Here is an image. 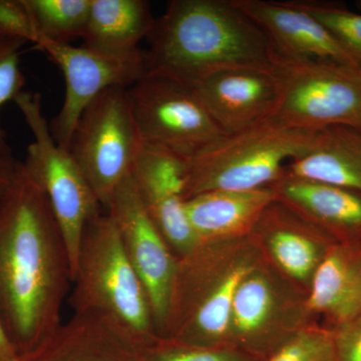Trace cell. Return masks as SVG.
I'll return each mask as SVG.
<instances>
[{"instance_id": "obj_10", "label": "cell", "mask_w": 361, "mask_h": 361, "mask_svg": "<svg viewBox=\"0 0 361 361\" xmlns=\"http://www.w3.org/2000/svg\"><path fill=\"white\" fill-rule=\"evenodd\" d=\"M128 94L142 144L188 158L225 135L194 87L146 73Z\"/></svg>"}, {"instance_id": "obj_3", "label": "cell", "mask_w": 361, "mask_h": 361, "mask_svg": "<svg viewBox=\"0 0 361 361\" xmlns=\"http://www.w3.org/2000/svg\"><path fill=\"white\" fill-rule=\"evenodd\" d=\"M262 260L250 236L200 242L178 258L161 337L190 345L228 348L235 294Z\"/></svg>"}, {"instance_id": "obj_22", "label": "cell", "mask_w": 361, "mask_h": 361, "mask_svg": "<svg viewBox=\"0 0 361 361\" xmlns=\"http://www.w3.org/2000/svg\"><path fill=\"white\" fill-rule=\"evenodd\" d=\"M284 173L361 195V130L344 126L318 130L310 151L289 161Z\"/></svg>"}, {"instance_id": "obj_9", "label": "cell", "mask_w": 361, "mask_h": 361, "mask_svg": "<svg viewBox=\"0 0 361 361\" xmlns=\"http://www.w3.org/2000/svg\"><path fill=\"white\" fill-rule=\"evenodd\" d=\"M142 145L127 87L104 90L80 116L68 149L104 211L132 173Z\"/></svg>"}, {"instance_id": "obj_15", "label": "cell", "mask_w": 361, "mask_h": 361, "mask_svg": "<svg viewBox=\"0 0 361 361\" xmlns=\"http://www.w3.org/2000/svg\"><path fill=\"white\" fill-rule=\"evenodd\" d=\"M225 134L238 132L275 115L279 85L272 68L223 71L194 87Z\"/></svg>"}, {"instance_id": "obj_26", "label": "cell", "mask_w": 361, "mask_h": 361, "mask_svg": "<svg viewBox=\"0 0 361 361\" xmlns=\"http://www.w3.org/2000/svg\"><path fill=\"white\" fill-rule=\"evenodd\" d=\"M265 361H336L334 331L312 323L297 332Z\"/></svg>"}, {"instance_id": "obj_23", "label": "cell", "mask_w": 361, "mask_h": 361, "mask_svg": "<svg viewBox=\"0 0 361 361\" xmlns=\"http://www.w3.org/2000/svg\"><path fill=\"white\" fill-rule=\"evenodd\" d=\"M25 2L37 27L39 39L71 44L73 40L84 37L92 0H25Z\"/></svg>"}, {"instance_id": "obj_4", "label": "cell", "mask_w": 361, "mask_h": 361, "mask_svg": "<svg viewBox=\"0 0 361 361\" xmlns=\"http://www.w3.org/2000/svg\"><path fill=\"white\" fill-rule=\"evenodd\" d=\"M73 283V314L97 316L139 346L158 338L149 297L104 211L85 225Z\"/></svg>"}, {"instance_id": "obj_21", "label": "cell", "mask_w": 361, "mask_h": 361, "mask_svg": "<svg viewBox=\"0 0 361 361\" xmlns=\"http://www.w3.org/2000/svg\"><path fill=\"white\" fill-rule=\"evenodd\" d=\"M156 18L145 0H92L82 47L104 56L130 59L142 52Z\"/></svg>"}, {"instance_id": "obj_28", "label": "cell", "mask_w": 361, "mask_h": 361, "mask_svg": "<svg viewBox=\"0 0 361 361\" xmlns=\"http://www.w3.org/2000/svg\"><path fill=\"white\" fill-rule=\"evenodd\" d=\"M39 37L25 0H0V39L37 44Z\"/></svg>"}, {"instance_id": "obj_13", "label": "cell", "mask_w": 361, "mask_h": 361, "mask_svg": "<svg viewBox=\"0 0 361 361\" xmlns=\"http://www.w3.org/2000/svg\"><path fill=\"white\" fill-rule=\"evenodd\" d=\"M185 161L161 147L142 144L133 167V180L149 219L178 258L200 243L185 211Z\"/></svg>"}, {"instance_id": "obj_17", "label": "cell", "mask_w": 361, "mask_h": 361, "mask_svg": "<svg viewBox=\"0 0 361 361\" xmlns=\"http://www.w3.org/2000/svg\"><path fill=\"white\" fill-rule=\"evenodd\" d=\"M288 207L337 243L361 245V195L307 178L283 174L269 186Z\"/></svg>"}, {"instance_id": "obj_32", "label": "cell", "mask_w": 361, "mask_h": 361, "mask_svg": "<svg viewBox=\"0 0 361 361\" xmlns=\"http://www.w3.org/2000/svg\"><path fill=\"white\" fill-rule=\"evenodd\" d=\"M356 6H357L358 8H360L361 11V0H360V1L356 2Z\"/></svg>"}, {"instance_id": "obj_14", "label": "cell", "mask_w": 361, "mask_h": 361, "mask_svg": "<svg viewBox=\"0 0 361 361\" xmlns=\"http://www.w3.org/2000/svg\"><path fill=\"white\" fill-rule=\"evenodd\" d=\"M250 237L265 262L307 295L316 271L337 243L277 200L263 211Z\"/></svg>"}, {"instance_id": "obj_24", "label": "cell", "mask_w": 361, "mask_h": 361, "mask_svg": "<svg viewBox=\"0 0 361 361\" xmlns=\"http://www.w3.org/2000/svg\"><path fill=\"white\" fill-rule=\"evenodd\" d=\"M290 2L322 23L348 52L356 68H361V13H353L331 2L315 0Z\"/></svg>"}, {"instance_id": "obj_33", "label": "cell", "mask_w": 361, "mask_h": 361, "mask_svg": "<svg viewBox=\"0 0 361 361\" xmlns=\"http://www.w3.org/2000/svg\"><path fill=\"white\" fill-rule=\"evenodd\" d=\"M358 71H360V75H361V68H358Z\"/></svg>"}, {"instance_id": "obj_18", "label": "cell", "mask_w": 361, "mask_h": 361, "mask_svg": "<svg viewBox=\"0 0 361 361\" xmlns=\"http://www.w3.org/2000/svg\"><path fill=\"white\" fill-rule=\"evenodd\" d=\"M18 361H142L141 349L111 323L73 314L37 348Z\"/></svg>"}, {"instance_id": "obj_25", "label": "cell", "mask_w": 361, "mask_h": 361, "mask_svg": "<svg viewBox=\"0 0 361 361\" xmlns=\"http://www.w3.org/2000/svg\"><path fill=\"white\" fill-rule=\"evenodd\" d=\"M142 361H265L230 348H204L166 337L140 346Z\"/></svg>"}, {"instance_id": "obj_6", "label": "cell", "mask_w": 361, "mask_h": 361, "mask_svg": "<svg viewBox=\"0 0 361 361\" xmlns=\"http://www.w3.org/2000/svg\"><path fill=\"white\" fill-rule=\"evenodd\" d=\"M14 103L33 135L23 167L51 203L70 256L73 281L85 225L104 209L70 149L52 137L40 94L23 90Z\"/></svg>"}, {"instance_id": "obj_1", "label": "cell", "mask_w": 361, "mask_h": 361, "mask_svg": "<svg viewBox=\"0 0 361 361\" xmlns=\"http://www.w3.org/2000/svg\"><path fill=\"white\" fill-rule=\"evenodd\" d=\"M70 256L44 190L20 163L0 197V318L18 355L61 325Z\"/></svg>"}, {"instance_id": "obj_5", "label": "cell", "mask_w": 361, "mask_h": 361, "mask_svg": "<svg viewBox=\"0 0 361 361\" xmlns=\"http://www.w3.org/2000/svg\"><path fill=\"white\" fill-rule=\"evenodd\" d=\"M318 130L291 127L274 116L223 135L185 161V199L212 191L269 187L292 160L310 151Z\"/></svg>"}, {"instance_id": "obj_16", "label": "cell", "mask_w": 361, "mask_h": 361, "mask_svg": "<svg viewBox=\"0 0 361 361\" xmlns=\"http://www.w3.org/2000/svg\"><path fill=\"white\" fill-rule=\"evenodd\" d=\"M235 6L264 33L276 56L320 59L356 68L331 33L290 1L233 0Z\"/></svg>"}, {"instance_id": "obj_20", "label": "cell", "mask_w": 361, "mask_h": 361, "mask_svg": "<svg viewBox=\"0 0 361 361\" xmlns=\"http://www.w3.org/2000/svg\"><path fill=\"white\" fill-rule=\"evenodd\" d=\"M275 200L269 187L253 191H212L185 201L188 222L200 242L250 236L263 211Z\"/></svg>"}, {"instance_id": "obj_27", "label": "cell", "mask_w": 361, "mask_h": 361, "mask_svg": "<svg viewBox=\"0 0 361 361\" xmlns=\"http://www.w3.org/2000/svg\"><path fill=\"white\" fill-rule=\"evenodd\" d=\"M25 44L20 39H0V108L8 102L16 101L23 92L25 78L20 70V61L21 47ZM0 156H13L6 132L1 127Z\"/></svg>"}, {"instance_id": "obj_29", "label": "cell", "mask_w": 361, "mask_h": 361, "mask_svg": "<svg viewBox=\"0 0 361 361\" xmlns=\"http://www.w3.org/2000/svg\"><path fill=\"white\" fill-rule=\"evenodd\" d=\"M332 331L336 361H361V314Z\"/></svg>"}, {"instance_id": "obj_19", "label": "cell", "mask_w": 361, "mask_h": 361, "mask_svg": "<svg viewBox=\"0 0 361 361\" xmlns=\"http://www.w3.org/2000/svg\"><path fill=\"white\" fill-rule=\"evenodd\" d=\"M307 307L313 323L330 329L361 314V245L330 249L313 277Z\"/></svg>"}, {"instance_id": "obj_30", "label": "cell", "mask_w": 361, "mask_h": 361, "mask_svg": "<svg viewBox=\"0 0 361 361\" xmlns=\"http://www.w3.org/2000/svg\"><path fill=\"white\" fill-rule=\"evenodd\" d=\"M20 163L13 156H0V197L13 184Z\"/></svg>"}, {"instance_id": "obj_2", "label": "cell", "mask_w": 361, "mask_h": 361, "mask_svg": "<svg viewBox=\"0 0 361 361\" xmlns=\"http://www.w3.org/2000/svg\"><path fill=\"white\" fill-rule=\"evenodd\" d=\"M148 40L147 73L191 87L220 71L270 68L275 56L233 0H172Z\"/></svg>"}, {"instance_id": "obj_11", "label": "cell", "mask_w": 361, "mask_h": 361, "mask_svg": "<svg viewBox=\"0 0 361 361\" xmlns=\"http://www.w3.org/2000/svg\"><path fill=\"white\" fill-rule=\"evenodd\" d=\"M35 45L61 68L65 77V99L49 128L54 139L66 149L70 148L82 113L99 94L113 87L129 89L148 71L146 52L135 58L116 59L82 45L78 47L44 39H39Z\"/></svg>"}, {"instance_id": "obj_7", "label": "cell", "mask_w": 361, "mask_h": 361, "mask_svg": "<svg viewBox=\"0 0 361 361\" xmlns=\"http://www.w3.org/2000/svg\"><path fill=\"white\" fill-rule=\"evenodd\" d=\"M279 102L273 116L291 127L322 130L336 126L361 130V75L357 68L320 59L275 54Z\"/></svg>"}, {"instance_id": "obj_31", "label": "cell", "mask_w": 361, "mask_h": 361, "mask_svg": "<svg viewBox=\"0 0 361 361\" xmlns=\"http://www.w3.org/2000/svg\"><path fill=\"white\" fill-rule=\"evenodd\" d=\"M18 356L0 318V361H18Z\"/></svg>"}, {"instance_id": "obj_12", "label": "cell", "mask_w": 361, "mask_h": 361, "mask_svg": "<svg viewBox=\"0 0 361 361\" xmlns=\"http://www.w3.org/2000/svg\"><path fill=\"white\" fill-rule=\"evenodd\" d=\"M104 212L115 222L126 254L147 292L161 337L178 257L149 219L132 175L116 188Z\"/></svg>"}, {"instance_id": "obj_8", "label": "cell", "mask_w": 361, "mask_h": 361, "mask_svg": "<svg viewBox=\"0 0 361 361\" xmlns=\"http://www.w3.org/2000/svg\"><path fill=\"white\" fill-rule=\"evenodd\" d=\"M312 323L307 294L263 259L235 294L226 343L265 360Z\"/></svg>"}]
</instances>
